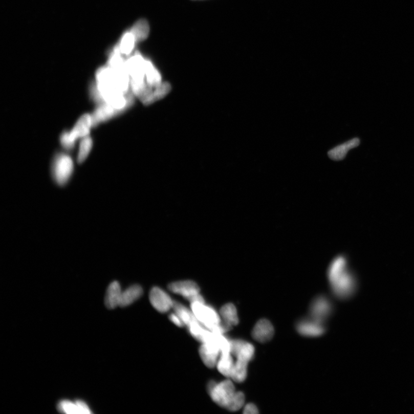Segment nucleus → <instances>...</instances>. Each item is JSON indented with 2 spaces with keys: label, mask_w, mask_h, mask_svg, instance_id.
Masks as SVG:
<instances>
[{
  "label": "nucleus",
  "mask_w": 414,
  "mask_h": 414,
  "mask_svg": "<svg viewBox=\"0 0 414 414\" xmlns=\"http://www.w3.org/2000/svg\"><path fill=\"white\" fill-rule=\"evenodd\" d=\"M150 27L145 19H141L135 24L131 31L136 42L145 40L149 34Z\"/></svg>",
  "instance_id": "nucleus-18"
},
{
  "label": "nucleus",
  "mask_w": 414,
  "mask_h": 414,
  "mask_svg": "<svg viewBox=\"0 0 414 414\" xmlns=\"http://www.w3.org/2000/svg\"><path fill=\"white\" fill-rule=\"evenodd\" d=\"M328 275L330 285L337 296L346 298L354 293L356 280L347 269L345 258L339 257L335 259L329 267Z\"/></svg>",
  "instance_id": "nucleus-1"
},
{
  "label": "nucleus",
  "mask_w": 414,
  "mask_h": 414,
  "mask_svg": "<svg viewBox=\"0 0 414 414\" xmlns=\"http://www.w3.org/2000/svg\"><path fill=\"white\" fill-rule=\"evenodd\" d=\"M332 306L330 302L323 297L315 300L311 308L312 319L322 323L323 320L331 313Z\"/></svg>",
  "instance_id": "nucleus-8"
},
{
  "label": "nucleus",
  "mask_w": 414,
  "mask_h": 414,
  "mask_svg": "<svg viewBox=\"0 0 414 414\" xmlns=\"http://www.w3.org/2000/svg\"><path fill=\"white\" fill-rule=\"evenodd\" d=\"M258 413V409L254 404H248L244 408V413L245 414H256Z\"/></svg>",
  "instance_id": "nucleus-26"
},
{
  "label": "nucleus",
  "mask_w": 414,
  "mask_h": 414,
  "mask_svg": "<svg viewBox=\"0 0 414 414\" xmlns=\"http://www.w3.org/2000/svg\"><path fill=\"white\" fill-rule=\"evenodd\" d=\"M173 308L176 312V314L179 316L183 323L188 325V326L194 319H197L195 318L192 311H190L185 307L178 303V302L174 301Z\"/></svg>",
  "instance_id": "nucleus-19"
},
{
  "label": "nucleus",
  "mask_w": 414,
  "mask_h": 414,
  "mask_svg": "<svg viewBox=\"0 0 414 414\" xmlns=\"http://www.w3.org/2000/svg\"><path fill=\"white\" fill-rule=\"evenodd\" d=\"M254 347L252 344L245 342L236 355L237 359L249 362L253 359Z\"/></svg>",
  "instance_id": "nucleus-22"
},
{
  "label": "nucleus",
  "mask_w": 414,
  "mask_h": 414,
  "mask_svg": "<svg viewBox=\"0 0 414 414\" xmlns=\"http://www.w3.org/2000/svg\"><path fill=\"white\" fill-rule=\"evenodd\" d=\"M93 147V140L89 136L82 138V140L79 146V150L77 156V161L79 163H82L89 156Z\"/></svg>",
  "instance_id": "nucleus-20"
},
{
  "label": "nucleus",
  "mask_w": 414,
  "mask_h": 414,
  "mask_svg": "<svg viewBox=\"0 0 414 414\" xmlns=\"http://www.w3.org/2000/svg\"><path fill=\"white\" fill-rule=\"evenodd\" d=\"M149 298L153 308L160 313H166L173 308L174 301L168 294L160 288H152L150 292Z\"/></svg>",
  "instance_id": "nucleus-6"
},
{
  "label": "nucleus",
  "mask_w": 414,
  "mask_h": 414,
  "mask_svg": "<svg viewBox=\"0 0 414 414\" xmlns=\"http://www.w3.org/2000/svg\"><path fill=\"white\" fill-rule=\"evenodd\" d=\"M57 410L61 413L68 414H81L80 408H79L76 402L73 403L71 401H60L57 406Z\"/></svg>",
  "instance_id": "nucleus-23"
},
{
  "label": "nucleus",
  "mask_w": 414,
  "mask_h": 414,
  "mask_svg": "<svg viewBox=\"0 0 414 414\" xmlns=\"http://www.w3.org/2000/svg\"><path fill=\"white\" fill-rule=\"evenodd\" d=\"M60 142L62 146L68 150L72 149L76 144V142L73 141L70 136L69 132H64L61 134Z\"/></svg>",
  "instance_id": "nucleus-25"
},
{
  "label": "nucleus",
  "mask_w": 414,
  "mask_h": 414,
  "mask_svg": "<svg viewBox=\"0 0 414 414\" xmlns=\"http://www.w3.org/2000/svg\"><path fill=\"white\" fill-rule=\"evenodd\" d=\"M192 313L199 322L204 327L211 330L221 322L220 316L211 307L206 306L201 302L191 303Z\"/></svg>",
  "instance_id": "nucleus-3"
},
{
  "label": "nucleus",
  "mask_w": 414,
  "mask_h": 414,
  "mask_svg": "<svg viewBox=\"0 0 414 414\" xmlns=\"http://www.w3.org/2000/svg\"><path fill=\"white\" fill-rule=\"evenodd\" d=\"M248 364V362L237 359L230 378L236 383L244 382L247 377Z\"/></svg>",
  "instance_id": "nucleus-17"
},
{
  "label": "nucleus",
  "mask_w": 414,
  "mask_h": 414,
  "mask_svg": "<svg viewBox=\"0 0 414 414\" xmlns=\"http://www.w3.org/2000/svg\"><path fill=\"white\" fill-rule=\"evenodd\" d=\"M73 170L74 163L71 156L64 152L55 156L52 164V173L56 183L59 185L66 184Z\"/></svg>",
  "instance_id": "nucleus-2"
},
{
  "label": "nucleus",
  "mask_w": 414,
  "mask_h": 414,
  "mask_svg": "<svg viewBox=\"0 0 414 414\" xmlns=\"http://www.w3.org/2000/svg\"><path fill=\"white\" fill-rule=\"evenodd\" d=\"M235 393L233 383L231 381L227 380L220 383H216L211 391L208 394L213 402L219 406L226 408Z\"/></svg>",
  "instance_id": "nucleus-5"
},
{
  "label": "nucleus",
  "mask_w": 414,
  "mask_h": 414,
  "mask_svg": "<svg viewBox=\"0 0 414 414\" xmlns=\"http://www.w3.org/2000/svg\"><path fill=\"white\" fill-rule=\"evenodd\" d=\"M122 291L118 281H114L107 289L105 297V305L107 309H114L119 306Z\"/></svg>",
  "instance_id": "nucleus-13"
},
{
  "label": "nucleus",
  "mask_w": 414,
  "mask_h": 414,
  "mask_svg": "<svg viewBox=\"0 0 414 414\" xmlns=\"http://www.w3.org/2000/svg\"><path fill=\"white\" fill-rule=\"evenodd\" d=\"M94 126L92 115L85 114L79 119L72 130L69 132L72 140L76 142L78 139L88 136L91 128Z\"/></svg>",
  "instance_id": "nucleus-7"
},
{
  "label": "nucleus",
  "mask_w": 414,
  "mask_h": 414,
  "mask_svg": "<svg viewBox=\"0 0 414 414\" xmlns=\"http://www.w3.org/2000/svg\"><path fill=\"white\" fill-rule=\"evenodd\" d=\"M76 402L80 409L81 414H90L92 413L90 408L84 402L79 400V401H77Z\"/></svg>",
  "instance_id": "nucleus-27"
},
{
  "label": "nucleus",
  "mask_w": 414,
  "mask_h": 414,
  "mask_svg": "<svg viewBox=\"0 0 414 414\" xmlns=\"http://www.w3.org/2000/svg\"><path fill=\"white\" fill-rule=\"evenodd\" d=\"M234 364L231 353H225V354H221L220 359L217 361L216 367L221 374L227 378H230Z\"/></svg>",
  "instance_id": "nucleus-16"
},
{
  "label": "nucleus",
  "mask_w": 414,
  "mask_h": 414,
  "mask_svg": "<svg viewBox=\"0 0 414 414\" xmlns=\"http://www.w3.org/2000/svg\"><path fill=\"white\" fill-rule=\"evenodd\" d=\"M360 141L359 138H356L351 139L345 143L342 144L330 150L328 152V156L330 158L334 161H341L346 156L348 151L359 146Z\"/></svg>",
  "instance_id": "nucleus-11"
},
{
  "label": "nucleus",
  "mask_w": 414,
  "mask_h": 414,
  "mask_svg": "<svg viewBox=\"0 0 414 414\" xmlns=\"http://www.w3.org/2000/svg\"><path fill=\"white\" fill-rule=\"evenodd\" d=\"M169 290L175 294L183 296L190 303L201 302L205 303L203 297L200 294V288L197 284L191 280L174 282L170 284Z\"/></svg>",
  "instance_id": "nucleus-4"
},
{
  "label": "nucleus",
  "mask_w": 414,
  "mask_h": 414,
  "mask_svg": "<svg viewBox=\"0 0 414 414\" xmlns=\"http://www.w3.org/2000/svg\"><path fill=\"white\" fill-rule=\"evenodd\" d=\"M245 400V395L243 393L236 392L226 408L230 411H238L244 406Z\"/></svg>",
  "instance_id": "nucleus-24"
},
{
  "label": "nucleus",
  "mask_w": 414,
  "mask_h": 414,
  "mask_svg": "<svg viewBox=\"0 0 414 414\" xmlns=\"http://www.w3.org/2000/svg\"><path fill=\"white\" fill-rule=\"evenodd\" d=\"M136 43V39L131 32L125 34L120 45V52L123 54L128 55L132 53Z\"/></svg>",
  "instance_id": "nucleus-21"
},
{
  "label": "nucleus",
  "mask_w": 414,
  "mask_h": 414,
  "mask_svg": "<svg viewBox=\"0 0 414 414\" xmlns=\"http://www.w3.org/2000/svg\"><path fill=\"white\" fill-rule=\"evenodd\" d=\"M297 328L299 333L308 337L319 336L324 332L322 323L313 319L302 321L297 325Z\"/></svg>",
  "instance_id": "nucleus-12"
},
{
  "label": "nucleus",
  "mask_w": 414,
  "mask_h": 414,
  "mask_svg": "<svg viewBox=\"0 0 414 414\" xmlns=\"http://www.w3.org/2000/svg\"><path fill=\"white\" fill-rule=\"evenodd\" d=\"M220 314L222 316L223 322L228 325L232 326L239 323V319L237 311L235 306L232 303H229L223 306L221 310Z\"/></svg>",
  "instance_id": "nucleus-15"
},
{
  "label": "nucleus",
  "mask_w": 414,
  "mask_h": 414,
  "mask_svg": "<svg viewBox=\"0 0 414 414\" xmlns=\"http://www.w3.org/2000/svg\"><path fill=\"white\" fill-rule=\"evenodd\" d=\"M274 333V330L272 323L267 319H260L255 325L252 336L255 341L265 343L271 340Z\"/></svg>",
  "instance_id": "nucleus-9"
},
{
  "label": "nucleus",
  "mask_w": 414,
  "mask_h": 414,
  "mask_svg": "<svg viewBox=\"0 0 414 414\" xmlns=\"http://www.w3.org/2000/svg\"><path fill=\"white\" fill-rule=\"evenodd\" d=\"M119 114L117 110L108 104H99L92 114L94 126L106 122Z\"/></svg>",
  "instance_id": "nucleus-10"
},
{
  "label": "nucleus",
  "mask_w": 414,
  "mask_h": 414,
  "mask_svg": "<svg viewBox=\"0 0 414 414\" xmlns=\"http://www.w3.org/2000/svg\"><path fill=\"white\" fill-rule=\"evenodd\" d=\"M170 320L175 324L176 325H178L179 327H182L183 325L184 324L182 322V320L179 318V316L175 314H171L169 316Z\"/></svg>",
  "instance_id": "nucleus-28"
},
{
  "label": "nucleus",
  "mask_w": 414,
  "mask_h": 414,
  "mask_svg": "<svg viewBox=\"0 0 414 414\" xmlns=\"http://www.w3.org/2000/svg\"><path fill=\"white\" fill-rule=\"evenodd\" d=\"M143 295L142 288L139 285H133L122 292L119 306L124 308L131 305Z\"/></svg>",
  "instance_id": "nucleus-14"
}]
</instances>
